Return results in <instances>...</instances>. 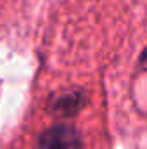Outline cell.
<instances>
[{
	"label": "cell",
	"mask_w": 147,
	"mask_h": 149,
	"mask_svg": "<svg viewBox=\"0 0 147 149\" xmlns=\"http://www.w3.org/2000/svg\"><path fill=\"white\" fill-rule=\"evenodd\" d=\"M83 95L81 94H68V95H62L55 101L54 108L57 113H66V114H71L76 109H80L83 106Z\"/></svg>",
	"instance_id": "cell-2"
},
{
	"label": "cell",
	"mask_w": 147,
	"mask_h": 149,
	"mask_svg": "<svg viewBox=\"0 0 147 149\" xmlns=\"http://www.w3.org/2000/svg\"><path fill=\"white\" fill-rule=\"evenodd\" d=\"M140 66H142L144 70H147V50L144 52V56H142V61H140Z\"/></svg>",
	"instance_id": "cell-3"
},
{
	"label": "cell",
	"mask_w": 147,
	"mask_h": 149,
	"mask_svg": "<svg viewBox=\"0 0 147 149\" xmlns=\"http://www.w3.org/2000/svg\"><path fill=\"white\" fill-rule=\"evenodd\" d=\"M40 149H81V142L71 127L57 125L42 135Z\"/></svg>",
	"instance_id": "cell-1"
}]
</instances>
